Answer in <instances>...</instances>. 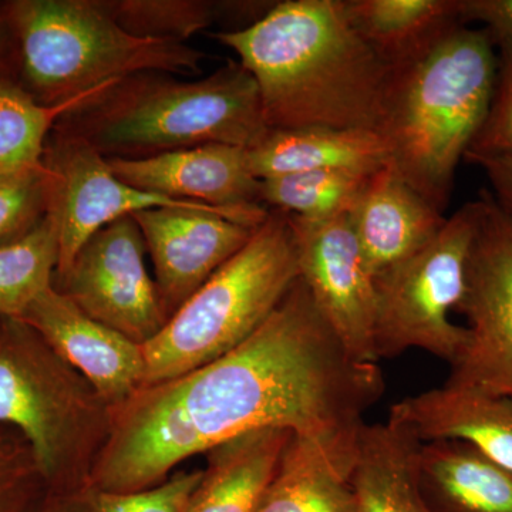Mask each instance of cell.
<instances>
[{"label": "cell", "mask_w": 512, "mask_h": 512, "mask_svg": "<svg viewBox=\"0 0 512 512\" xmlns=\"http://www.w3.org/2000/svg\"><path fill=\"white\" fill-rule=\"evenodd\" d=\"M386 383L377 363L340 342L299 276L237 349L174 379L146 384L110 409L109 439L89 485L157 487L187 458L262 429L311 441L349 478L365 414Z\"/></svg>", "instance_id": "1"}, {"label": "cell", "mask_w": 512, "mask_h": 512, "mask_svg": "<svg viewBox=\"0 0 512 512\" xmlns=\"http://www.w3.org/2000/svg\"><path fill=\"white\" fill-rule=\"evenodd\" d=\"M254 77L269 130H379L390 70L345 0L274 3L247 28L212 33Z\"/></svg>", "instance_id": "2"}, {"label": "cell", "mask_w": 512, "mask_h": 512, "mask_svg": "<svg viewBox=\"0 0 512 512\" xmlns=\"http://www.w3.org/2000/svg\"><path fill=\"white\" fill-rule=\"evenodd\" d=\"M495 74L493 36L467 25L451 30L416 62L390 72L377 130L387 163L443 214L458 164L490 109Z\"/></svg>", "instance_id": "3"}, {"label": "cell", "mask_w": 512, "mask_h": 512, "mask_svg": "<svg viewBox=\"0 0 512 512\" xmlns=\"http://www.w3.org/2000/svg\"><path fill=\"white\" fill-rule=\"evenodd\" d=\"M57 130L104 158L137 160L205 144L252 148L268 134L254 77L239 62L194 82L144 72L64 114Z\"/></svg>", "instance_id": "4"}, {"label": "cell", "mask_w": 512, "mask_h": 512, "mask_svg": "<svg viewBox=\"0 0 512 512\" xmlns=\"http://www.w3.org/2000/svg\"><path fill=\"white\" fill-rule=\"evenodd\" d=\"M15 43L13 79L43 106H59L133 74L200 72L201 50L130 35L101 0L3 2Z\"/></svg>", "instance_id": "5"}, {"label": "cell", "mask_w": 512, "mask_h": 512, "mask_svg": "<svg viewBox=\"0 0 512 512\" xmlns=\"http://www.w3.org/2000/svg\"><path fill=\"white\" fill-rule=\"evenodd\" d=\"M0 426L32 448L46 494L66 498L89 485L110 407L28 323L0 315Z\"/></svg>", "instance_id": "6"}, {"label": "cell", "mask_w": 512, "mask_h": 512, "mask_svg": "<svg viewBox=\"0 0 512 512\" xmlns=\"http://www.w3.org/2000/svg\"><path fill=\"white\" fill-rule=\"evenodd\" d=\"M299 276L288 214L269 210L248 244L143 345V386L185 375L237 349L261 328Z\"/></svg>", "instance_id": "7"}, {"label": "cell", "mask_w": 512, "mask_h": 512, "mask_svg": "<svg viewBox=\"0 0 512 512\" xmlns=\"http://www.w3.org/2000/svg\"><path fill=\"white\" fill-rule=\"evenodd\" d=\"M477 218V200L467 202L423 248L373 279L377 360L420 349L451 366L466 348L468 330L450 313L466 292Z\"/></svg>", "instance_id": "8"}, {"label": "cell", "mask_w": 512, "mask_h": 512, "mask_svg": "<svg viewBox=\"0 0 512 512\" xmlns=\"http://www.w3.org/2000/svg\"><path fill=\"white\" fill-rule=\"evenodd\" d=\"M477 204L466 292L457 309L468 320V340L447 382L512 397V221L490 191H481Z\"/></svg>", "instance_id": "9"}, {"label": "cell", "mask_w": 512, "mask_h": 512, "mask_svg": "<svg viewBox=\"0 0 512 512\" xmlns=\"http://www.w3.org/2000/svg\"><path fill=\"white\" fill-rule=\"evenodd\" d=\"M146 252L136 220L127 215L87 239L53 286L90 318L146 345L168 322Z\"/></svg>", "instance_id": "10"}, {"label": "cell", "mask_w": 512, "mask_h": 512, "mask_svg": "<svg viewBox=\"0 0 512 512\" xmlns=\"http://www.w3.org/2000/svg\"><path fill=\"white\" fill-rule=\"evenodd\" d=\"M43 165L49 174L47 215L55 222L59 235L56 275L69 268L87 239L113 221L151 208L204 205L124 183L99 151L56 127L47 138Z\"/></svg>", "instance_id": "11"}, {"label": "cell", "mask_w": 512, "mask_h": 512, "mask_svg": "<svg viewBox=\"0 0 512 512\" xmlns=\"http://www.w3.org/2000/svg\"><path fill=\"white\" fill-rule=\"evenodd\" d=\"M299 274L340 342L363 362L377 363L376 289L349 212L306 220L288 214Z\"/></svg>", "instance_id": "12"}, {"label": "cell", "mask_w": 512, "mask_h": 512, "mask_svg": "<svg viewBox=\"0 0 512 512\" xmlns=\"http://www.w3.org/2000/svg\"><path fill=\"white\" fill-rule=\"evenodd\" d=\"M154 265L168 319L237 255L259 225L208 205L161 207L133 214Z\"/></svg>", "instance_id": "13"}, {"label": "cell", "mask_w": 512, "mask_h": 512, "mask_svg": "<svg viewBox=\"0 0 512 512\" xmlns=\"http://www.w3.org/2000/svg\"><path fill=\"white\" fill-rule=\"evenodd\" d=\"M106 160L120 180L140 190L232 212L252 225H261L269 214L247 148L205 144L137 160Z\"/></svg>", "instance_id": "14"}, {"label": "cell", "mask_w": 512, "mask_h": 512, "mask_svg": "<svg viewBox=\"0 0 512 512\" xmlns=\"http://www.w3.org/2000/svg\"><path fill=\"white\" fill-rule=\"evenodd\" d=\"M19 319L86 377L110 409L143 386V345L87 316L55 286L37 295Z\"/></svg>", "instance_id": "15"}, {"label": "cell", "mask_w": 512, "mask_h": 512, "mask_svg": "<svg viewBox=\"0 0 512 512\" xmlns=\"http://www.w3.org/2000/svg\"><path fill=\"white\" fill-rule=\"evenodd\" d=\"M349 220L375 279L436 237L447 218L386 163L367 178Z\"/></svg>", "instance_id": "16"}, {"label": "cell", "mask_w": 512, "mask_h": 512, "mask_svg": "<svg viewBox=\"0 0 512 512\" xmlns=\"http://www.w3.org/2000/svg\"><path fill=\"white\" fill-rule=\"evenodd\" d=\"M389 420L420 443L464 441L512 471V397L446 382L394 403Z\"/></svg>", "instance_id": "17"}, {"label": "cell", "mask_w": 512, "mask_h": 512, "mask_svg": "<svg viewBox=\"0 0 512 512\" xmlns=\"http://www.w3.org/2000/svg\"><path fill=\"white\" fill-rule=\"evenodd\" d=\"M292 434L284 429L249 431L211 448L183 512H255Z\"/></svg>", "instance_id": "18"}, {"label": "cell", "mask_w": 512, "mask_h": 512, "mask_svg": "<svg viewBox=\"0 0 512 512\" xmlns=\"http://www.w3.org/2000/svg\"><path fill=\"white\" fill-rule=\"evenodd\" d=\"M417 476L431 512H512V471L464 441L421 443Z\"/></svg>", "instance_id": "19"}, {"label": "cell", "mask_w": 512, "mask_h": 512, "mask_svg": "<svg viewBox=\"0 0 512 512\" xmlns=\"http://www.w3.org/2000/svg\"><path fill=\"white\" fill-rule=\"evenodd\" d=\"M249 168L258 180L326 170L372 173L389 161L376 131L336 128L269 130L248 150Z\"/></svg>", "instance_id": "20"}, {"label": "cell", "mask_w": 512, "mask_h": 512, "mask_svg": "<svg viewBox=\"0 0 512 512\" xmlns=\"http://www.w3.org/2000/svg\"><path fill=\"white\" fill-rule=\"evenodd\" d=\"M350 23L390 70L416 62L460 25L458 0H345Z\"/></svg>", "instance_id": "21"}, {"label": "cell", "mask_w": 512, "mask_h": 512, "mask_svg": "<svg viewBox=\"0 0 512 512\" xmlns=\"http://www.w3.org/2000/svg\"><path fill=\"white\" fill-rule=\"evenodd\" d=\"M420 444L393 421L365 423L349 474L359 512H431L417 476Z\"/></svg>", "instance_id": "22"}, {"label": "cell", "mask_w": 512, "mask_h": 512, "mask_svg": "<svg viewBox=\"0 0 512 512\" xmlns=\"http://www.w3.org/2000/svg\"><path fill=\"white\" fill-rule=\"evenodd\" d=\"M255 512H359L349 480L315 444L292 434Z\"/></svg>", "instance_id": "23"}, {"label": "cell", "mask_w": 512, "mask_h": 512, "mask_svg": "<svg viewBox=\"0 0 512 512\" xmlns=\"http://www.w3.org/2000/svg\"><path fill=\"white\" fill-rule=\"evenodd\" d=\"M114 82L69 103L43 106L13 77H0V177L43 165L47 138L57 121Z\"/></svg>", "instance_id": "24"}, {"label": "cell", "mask_w": 512, "mask_h": 512, "mask_svg": "<svg viewBox=\"0 0 512 512\" xmlns=\"http://www.w3.org/2000/svg\"><path fill=\"white\" fill-rule=\"evenodd\" d=\"M372 173L326 170L282 175L261 181V198L269 210L322 220L352 210Z\"/></svg>", "instance_id": "25"}, {"label": "cell", "mask_w": 512, "mask_h": 512, "mask_svg": "<svg viewBox=\"0 0 512 512\" xmlns=\"http://www.w3.org/2000/svg\"><path fill=\"white\" fill-rule=\"evenodd\" d=\"M59 254V235L49 215L25 238L0 248V315L19 319L53 285Z\"/></svg>", "instance_id": "26"}, {"label": "cell", "mask_w": 512, "mask_h": 512, "mask_svg": "<svg viewBox=\"0 0 512 512\" xmlns=\"http://www.w3.org/2000/svg\"><path fill=\"white\" fill-rule=\"evenodd\" d=\"M130 35L185 43L210 28L220 6L202 0H101Z\"/></svg>", "instance_id": "27"}, {"label": "cell", "mask_w": 512, "mask_h": 512, "mask_svg": "<svg viewBox=\"0 0 512 512\" xmlns=\"http://www.w3.org/2000/svg\"><path fill=\"white\" fill-rule=\"evenodd\" d=\"M202 470L183 471L163 484L134 493H113L86 485L62 498L64 512H183Z\"/></svg>", "instance_id": "28"}, {"label": "cell", "mask_w": 512, "mask_h": 512, "mask_svg": "<svg viewBox=\"0 0 512 512\" xmlns=\"http://www.w3.org/2000/svg\"><path fill=\"white\" fill-rule=\"evenodd\" d=\"M49 174L45 165L0 177V248L25 238L45 220Z\"/></svg>", "instance_id": "29"}, {"label": "cell", "mask_w": 512, "mask_h": 512, "mask_svg": "<svg viewBox=\"0 0 512 512\" xmlns=\"http://www.w3.org/2000/svg\"><path fill=\"white\" fill-rule=\"evenodd\" d=\"M45 494L32 448L18 431L0 426V512H29Z\"/></svg>", "instance_id": "30"}, {"label": "cell", "mask_w": 512, "mask_h": 512, "mask_svg": "<svg viewBox=\"0 0 512 512\" xmlns=\"http://www.w3.org/2000/svg\"><path fill=\"white\" fill-rule=\"evenodd\" d=\"M493 39L497 49L493 99L466 157L512 158V40L498 36Z\"/></svg>", "instance_id": "31"}, {"label": "cell", "mask_w": 512, "mask_h": 512, "mask_svg": "<svg viewBox=\"0 0 512 512\" xmlns=\"http://www.w3.org/2000/svg\"><path fill=\"white\" fill-rule=\"evenodd\" d=\"M464 23H480L493 36L512 40V0H458Z\"/></svg>", "instance_id": "32"}, {"label": "cell", "mask_w": 512, "mask_h": 512, "mask_svg": "<svg viewBox=\"0 0 512 512\" xmlns=\"http://www.w3.org/2000/svg\"><path fill=\"white\" fill-rule=\"evenodd\" d=\"M464 161L484 171L494 201L512 221V158L467 156Z\"/></svg>", "instance_id": "33"}, {"label": "cell", "mask_w": 512, "mask_h": 512, "mask_svg": "<svg viewBox=\"0 0 512 512\" xmlns=\"http://www.w3.org/2000/svg\"><path fill=\"white\" fill-rule=\"evenodd\" d=\"M15 73V43L6 19L3 2L0 3V77H13Z\"/></svg>", "instance_id": "34"}, {"label": "cell", "mask_w": 512, "mask_h": 512, "mask_svg": "<svg viewBox=\"0 0 512 512\" xmlns=\"http://www.w3.org/2000/svg\"><path fill=\"white\" fill-rule=\"evenodd\" d=\"M29 512H64L62 498L45 494Z\"/></svg>", "instance_id": "35"}]
</instances>
